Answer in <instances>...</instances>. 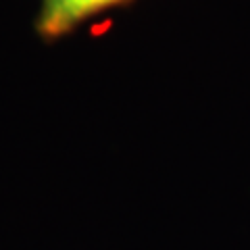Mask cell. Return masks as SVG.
Here are the masks:
<instances>
[{"label":"cell","mask_w":250,"mask_h":250,"mask_svg":"<svg viewBox=\"0 0 250 250\" xmlns=\"http://www.w3.org/2000/svg\"><path fill=\"white\" fill-rule=\"evenodd\" d=\"M134 0H42L36 17V34L44 42H57L73 34L85 21Z\"/></svg>","instance_id":"cell-1"}]
</instances>
